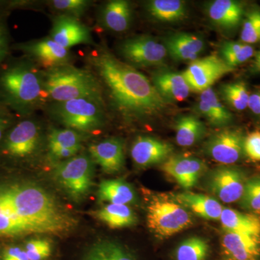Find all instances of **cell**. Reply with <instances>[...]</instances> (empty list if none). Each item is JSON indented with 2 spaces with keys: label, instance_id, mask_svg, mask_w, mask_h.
Returning <instances> with one entry per match:
<instances>
[{
  "label": "cell",
  "instance_id": "6da1fadb",
  "mask_svg": "<svg viewBox=\"0 0 260 260\" xmlns=\"http://www.w3.org/2000/svg\"><path fill=\"white\" fill-rule=\"evenodd\" d=\"M76 225L74 215L42 186L28 182L0 184V237H62Z\"/></svg>",
  "mask_w": 260,
  "mask_h": 260
},
{
  "label": "cell",
  "instance_id": "7a4b0ae2",
  "mask_svg": "<svg viewBox=\"0 0 260 260\" xmlns=\"http://www.w3.org/2000/svg\"><path fill=\"white\" fill-rule=\"evenodd\" d=\"M87 60L104 95L107 94L116 112L126 119H150L165 110L167 102L152 82L104 46L97 44Z\"/></svg>",
  "mask_w": 260,
  "mask_h": 260
},
{
  "label": "cell",
  "instance_id": "3957f363",
  "mask_svg": "<svg viewBox=\"0 0 260 260\" xmlns=\"http://www.w3.org/2000/svg\"><path fill=\"white\" fill-rule=\"evenodd\" d=\"M47 104L44 70L23 56L0 64V107L27 117Z\"/></svg>",
  "mask_w": 260,
  "mask_h": 260
},
{
  "label": "cell",
  "instance_id": "277c9868",
  "mask_svg": "<svg viewBox=\"0 0 260 260\" xmlns=\"http://www.w3.org/2000/svg\"><path fill=\"white\" fill-rule=\"evenodd\" d=\"M44 88L48 103L64 102L81 98L104 100L100 82L90 70L73 64L44 70Z\"/></svg>",
  "mask_w": 260,
  "mask_h": 260
},
{
  "label": "cell",
  "instance_id": "5b68a950",
  "mask_svg": "<svg viewBox=\"0 0 260 260\" xmlns=\"http://www.w3.org/2000/svg\"><path fill=\"white\" fill-rule=\"evenodd\" d=\"M46 107L54 120L81 134L95 133L106 124L105 100L102 99L81 98L48 103Z\"/></svg>",
  "mask_w": 260,
  "mask_h": 260
},
{
  "label": "cell",
  "instance_id": "8992f818",
  "mask_svg": "<svg viewBox=\"0 0 260 260\" xmlns=\"http://www.w3.org/2000/svg\"><path fill=\"white\" fill-rule=\"evenodd\" d=\"M194 223L189 210L174 198H154L147 206V225L155 237L167 239Z\"/></svg>",
  "mask_w": 260,
  "mask_h": 260
},
{
  "label": "cell",
  "instance_id": "52a82bcc",
  "mask_svg": "<svg viewBox=\"0 0 260 260\" xmlns=\"http://www.w3.org/2000/svg\"><path fill=\"white\" fill-rule=\"evenodd\" d=\"M42 141V129L39 121L32 116L20 117L0 143V154L16 160L30 158L39 151Z\"/></svg>",
  "mask_w": 260,
  "mask_h": 260
},
{
  "label": "cell",
  "instance_id": "ba28073f",
  "mask_svg": "<svg viewBox=\"0 0 260 260\" xmlns=\"http://www.w3.org/2000/svg\"><path fill=\"white\" fill-rule=\"evenodd\" d=\"M93 161L90 155L78 154L56 164L54 177L58 184L73 199H82L90 190L93 180Z\"/></svg>",
  "mask_w": 260,
  "mask_h": 260
},
{
  "label": "cell",
  "instance_id": "9c48e42d",
  "mask_svg": "<svg viewBox=\"0 0 260 260\" xmlns=\"http://www.w3.org/2000/svg\"><path fill=\"white\" fill-rule=\"evenodd\" d=\"M12 49L20 51L41 69L48 70L61 65L73 64L74 56L70 49L61 47L48 36L42 39L12 44Z\"/></svg>",
  "mask_w": 260,
  "mask_h": 260
},
{
  "label": "cell",
  "instance_id": "30bf717a",
  "mask_svg": "<svg viewBox=\"0 0 260 260\" xmlns=\"http://www.w3.org/2000/svg\"><path fill=\"white\" fill-rule=\"evenodd\" d=\"M118 51L126 63L133 67L146 68L161 64L168 55L164 44L147 35L125 39L119 44Z\"/></svg>",
  "mask_w": 260,
  "mask_h": 260
},
{
  "label": "cell",
  "instance_id": "8fae6325",
  "mask_svg": "<svg viewBox=\"0 0 260 260\" xmlns=\"http://www.w3.org/2000/svg\"><path fill=\"white\" fill-rule=\"evenodd\" d=\"M247 179L242 169L224 166L210 172L205 183L208 191L220 201L233 203L242 198Z\"/></svg>",
  "mask_w": 260,
  "mask_h": 260
},
{
  "label": "cell",
  "instance_id": "7c38bea8",
  "mask_svg": "<svg viewBox=\"0 0 260 260\" xmlns=\"http://www.w3.org/2000/svg\"><path fill=\"white\" fill-rule=\"evenodd\" d=\"M234 70L220 56L211 55L192 61L182 74L191 90L202 93Z\"/></svg>",
  "mask_w": 260,
  "mask_h": 260
},
{
  "label": "cell",
  "instance_id": "4fadbf2b",
  "mask_svg": "<svg viewBox=\"0 0 260 260\" xmlns=\"http://www.w3.org/2000/svg\"><path fill=\"white\" fill-rule=\"evenodd\" d=\"M244 138L239 130H222L212 135L205 143V153L219 164L232 165L239 161L244 153Z\"/></svg>",
  "mask_w": 260,
  "mask_h": 260
},
{
  "label": "cell",
  "instance_id": "5bb4252c",
  "mask_svg": "<svg viewBox=\"0 0 260 260\" xmlns=\"http://www.w3.org/2000/svg\"><path fill=\"white\" fill-rule=\"evenodd\" d=\"M51 20L49 37L61 47L70 49L78 45H97L91 30L80 19L57 15Z\"/></svg>",
  "mask_w": 260,
  "mask_h": 260
},
{
  "label": "cell",
  "instance_id": "9a60e30c",
  "mask_svg": "<svg viewBox=\"0 0 260 260\" xmlns=\"http://www.w3.org/2000/svg\"><path fill=\"white\" fill-rule=\"evenodd\" d=\"M160 169L186 190L194 187L207 172L204 161L184 155H171L162 162Z\"/></svg>",
  "mask_w": 260,
  "mask_h": 260
},
{
  "label": "cell",
  "instance_id": "2e32d148",
  "mask_svg": "<svg viewBox=\"0 0 260 260\" xmlns=\"http://www.w3.org/2000/svg\"><path fill=\"white\" fill-rule=\"evenodd\" d=\"M173 147L169 143L148 136H139L133 142L130 154L135 165L146 168L160 164L172 155Z\"/></svg>",
  "mask_w": 260,
  "mask_h": 260
},
{
  "label": "cell",
  "instance_id": "e0dca14e",
  "mask_svg": "<svg viewBox=\"0 0 260 260\" xmlns=\"http://www.w3.org/2000/svg\"><path fill=\"white\" fill-rule=\"evenodd\" d=\"M225 260H260V237L223 233L220 239Z\"/></svg>",
  "mask_w": 260,
  "mask_h": 260
},
{
  "label": "cell",
  "instance_id": "ac0fdd59",
  "mask_svg": "<svg viewBox=\"0 0 260 260\" xmlns=\"http://www.w3.org/2000/svg\"><path fill=\"white\" fill-rule=\"evenodd\" d=\"M83 134L68 128H52L47 135L48 153L51 160L61 162L78 155Z\"/></svg>",
  "mask_w": 260,
  "mask_h": 260
},
{
  "label": "cell",
  "instance_id": "d6986e66",
  "mask_svg": "<svg viewBox=\"0 0 260 260\" xmlns=\"http://www.w3.org/2000/svg\"><path fill=\"white\" fill-rule=\"evenodd\" d=\"M92 160L107 174L119 172L124 166V143L119 138H112L89 146Z\"/></svg>",
  "mask_w": 260,
  "mask_h": 260
},
{
  "label": "cell",
  "instance_id": "ffe728a7",
  "mask_svg": "<svg viewBox=\"0 0 260 260\" xmlns=\"http://www.w3.org/2000/svg\"><path fill=\"white\" fill-rule=\"evenodd\" d=\"M103 28L116 32H125L131 26L133 8L126 0H112L102 5L99 13Z\"/></svg>",
  "mask_w": 260,
  "mask_h": 260
},
{
  "label": "cell",
  "instance_id": "44dd1931",
  "mask_svg": "<svg viewBox=\"0 0 260 260\" xmlns=\"http://www.w3.org/2000/svg\"><path fill=\"white\" fill-rule=\"evenodd\" d=\"M164 45L173 59L191 62L198 59L205 49V42L201 37L187 32L169 36L164 40Z\"/></svg>",
  "mask_w": 260,
  "mask_h": 260
},
{
  "label": "cell",
  "instance_id": "7402d4cb",
  "mask_svg": "<svg viewBox=\"0 0 260 260\" xmlns=\"http://www.w3.org/2000/svg\"><path fill=\"white\" fill-rule=\"evenodd\" d=\"M152 83L166 102H181L189 96L191 89L182 73L173 71L157 72Z\"/></svg>",
  "mask_w": 260,
  "mask_h": 260
},
{
  "label": "cell",
  "instance_id": "603a6c76",
  "mask_svg": "<svg viewBox=\"0 0 260 260\" xmlns=\"http://www.w3.org/2000/svg\"><path fill=\"white\" fill-rule=\"evenodd\" d=\"M172 198L200 218L218 220L221 216L223 207L213 197L186 191L172 195Z\"/></svg>",
  "mask_w": 260,
  "mask_h": 260
},
{
  "label": "cell",
  "instance_id": "cb8c5ba5",
  "mask_svg": "<svg viewBox=\"0 0 260 260\" xmlns=\"http://www.w3.org/2000/svg\"><path fill=\"white\" fill-rule=\"evenodd\" d=\"M206 10L211 21L225 30L237 28L244 14L242 3L234 0H215L209 3Z\"/></svg>",
  "mask_w": 260,
  "mask_h": 260
},
{
  "label": "cell",
  "instance_id": "d4e9b609",
  "mask_svg": "<svg viewBox=\"0 0 260 260\" xmlns=\"http://www.w3.org/2000/svg\"><path fill=\"white\" fill-rule=\"evenodd\" d=\"M197 109L211 125L223 127L233 121L232 113L225 108L211 88L200 93Z\"/></svg>",
  "mask_w": 260,
  "mask_h": 260
},
{
  "label": "cell",
  "instance_id": "484cf974",
  "mask_svg": "<svg viewBox=\"0 0 260 260\" xmlns=\"http://www.w3.org/2000/svg\"><path fill=\"white\" fill-rule=\"evenodd\" d=\"M220 220L225 232L260 237V216L256 214L223 208Z\"/></svg>",
  "mask_w": 260,
  "mask_h": 260
},
{
  "label": "cell",
  "instance_id": "4316f807",
  "mask_svg": "<svg viewBox=\"0 0 260 260\" xmlns=\"http://www.w3.org/2000/svg\"><path fill=\"white\" fill-rule=\"evenodd\" d=\"M98 196L99 200L110 204H133L137 201V194L133 186L122 179H109L102 181Z\"/></svg>",
  "mask_w": 260,
  "mask_h": 260
},
{
  "label": "cell",
  "instance_id": "83f0119b",
  "mask_svg": "<svg viewBox=\"0 0 260 260\" xmlns=\"http://www.w3.org/2000/svg\"><path fill=\"white\" fill-rule=\"evenodd\" d=\"M93 215L112 229L133 226L138 222L136 214L126 205L109 203L94 212Z\"/></svg>",
  "mask_w": 260,
  "mask_h": 260
},
{
  "label": "cell",
  "instance_id": "f1b7e54d",
  "mask_svg": "<svg viewBox=\"0 0 260 260\" xmlns=\"http://www.w3.org/2000/svg\"><path fill=\"white\" fill-rule=\"evenodd\" d=\"M176 140L182 147L192 146L206 134V126L194 115L179 116L175 122Z\"/></svg>",
  "mask_w": 260,
  "mask_h": 260
},
{
  "label": "cell",
  "instance_id": "f546056e",
  "mask_svg": "<svg viewBox=\"0 0 260 260\" xmlns=\"http://www.w3.org/2000/svg\"><path fill=\"white\" fill-rule=\"evenodd\" d=\"M146 9L152 18L165 23L179 21L186 15V3L181 0H152Z\"/></svg>",
  "mask_w": 260,
  "mask_h": 260
},
{
  "label": "cell",
  "instance_id": "4dcf8cb0",
  "mask_svg": "<svg viewBox=\"0 0 260 260\" xmlns=\"http://www.w3.org/2000/svg\"><path fill=\"white\" fill-rule=\"evenodd\" d=\"M210 251V246L203 238L193 237L186 239L175 250L176 260H205Z\"/></svg>",
  "mask_w": 260,
  "mask_h": 260
},
{
  "label": "cell",
  "instance_id": "1f68e13d",
  "mask_svg": "<svg viewBox=\"0 0 260 260\" xmlns=\"http://www.w3.org/2000/svg\"><path fill=\"white\" fill-rule=\"evenodd\" d=\"M220 95L233 109L243 111L248 108L249 95L247 86L244 82H234L220 86Z\"/></svg>",
  "mask_w": 260,
  "mask_h": 260
},
{
  "label": "cell",
  "instance_id": "d6a6232c",
  "mask_svg": "<svg viewBox=\"0 0 260 260\" xmlns=\"http://www.w3.org/2000/svg\"><path fill=\"white\" fill-rule=\"evenodd\" d=\"M46 4L59 15L80 19L93 5L89 0H49Z\"/></svg>",
  "mask_w": 260,
  "mask_h": 260
},
{
  "label": "cell",
  "instance_id": "836d02e7",
  "mask_svg": "<svg viewBox=\"0 0 260 260\" xmlns=\"http://www.w3.org/2000/svg\"><path fill=\"white\" fill-rule=\"evenodd\" d=\"M239 203L244 209L249 210L251 213L260 215V176L246 180Z\"/></svg>",
  "mask_w": 260,
  "mask_h": 260
},
{
  "label": "cell",
  "instance_id": "e575fe53",
  "mask_svg": "<svg viewBox=\"0 0 260 260\" xmlns=\"http://www.w3.org/2000/svg\"><path fill=\"white\" fill-rule=\"evenodd\" d=\"M241 40L246 44H255L260 41V11L254 10L247 15L243 24Z\"/></svg>",
  "mask_w": 260,
  "mask_h": 260
},
{
  "label": "cell",
  "instance_id": "d590c367",
  "mask_svg": "<svg viewBox=\"0 0 260 260\" xmlns=\"http://www.w3.org/2000/svg\"><path fill=\"white\" fill-rule=\"evenodd\" d=\"M25 251L29 260H45L51 255V245L46 239H32L27 243Z\"/></svg>",
  "mask_w": 260,
  "mask_h": 260
},
{
  "label": "cell",
  "instance_id": "8d00e7d4",
  "mask_svg": "<svg viewBox=\"0 0 260 260\" xmlns=\"http://www.w3.org/2000/svg\"><path fill=\"white\" fill-rule=\"evenodd\" d=\"M12 44L7 17H3L0 18V64L9 57Z\"/></svg>",
  "mask_w": 260,
  "mask_h": 260
},
{
  "label": "cell",
  "instance_id": "74e56055",
  "mask_svg": "<svg viewBox=\"0 0 260 260\" xmlns=\"http://www.w3.org/2000/svg\"><path fill=\"white\" fill-rule=\"evenodd\" d=\"M244 153L254 161H260V132H253L244 138Z\"/></svg>",
  "mask_w": 260,
  "mask_h": 260
},
{
  "label": "cell",
  "instance_id": "f35d334b",
  "mask_svg": "<svg viewBox=\"0 0 260 260\" xmlns=\"http://www.w3.org/2000/svg\"><path fill=\"white\" fill-rule=\"evenodd\" d=\"M83 260H115L108 241H103L92 246Z\"/></svg>",
  "mask_w": 260,
  "mask_h": 260
},
{
  "label": "cell",
  "instance_id": "ab89813d",
  "mask_svg": "<svg viewBox=\"0 0 260 260\" xmlns=\"http://www.w3.org/2000/svg\"><path fill=\"white\" fill-rule=\"evenodd\" d=\"M254 48L249 44H244L240 51H238L237 54H234L230 58L225 60V63L229 66L234 68L238 65L242 64L245 61L249 60L251 57L254 56Z\"/></svg>",
  "mask_w": 260,
  "mask_h": 260
},
{
  "label": "cell",
  "instance_id": "60d3db41",
  "mask_svg": "<svg viewBox=\"0 0 260 260\" xmlns=\"http://www.w3.org/2000/svg\"><path fill=\"white\" fill-rule=\"evenodd\" d=\"M18 118V116L5 108L0 107V143L4 138L7 132L13 125Z\"/></svg>",
  "mask_w": 260,
  "mask_h": 260
},
{
  "label": "cell",
  "instance_id": "b9f144b4",
  "mask_svg": "<svg viewBox=\"0 0 260 260\" xmlns=\"http://www.w3.org/2000/svg\"><path fill=\"white\" fill-rule=\"evenodd\" d=\"M3 260H29L26 252L18 246H10L5 251Z\"/></svg>",
  "mask_w": 260,
  "mask_h": 260
},
{
  "label": "cell",
  "instance_id": "7bdbcfd3",
  "mask_svg": "<svg viewBox=\"0 0 260 260\" xmlns=\"http://www.w3.org/2000/svg\"><path fill=\"white\" fill-rule=\"evenodd\" d=\"M248 108L256 115H260V91L249 95Z\"/></svg>",
  "mask_w": 260,
  "mask_h": 260
},
{
  "label": "cell",
  "instance_id": "ee69618b",
  "mask_svg": "<svg viewBox=\"0 0 260 260\" xmlns=\"http://www.w3.org/2000/svg\"><path fill=\"white\" fill-rule=\"evenodd\" d=\"M10 13L9 8H8V1H3L0 0V18L3 17H6L7 15Z\"/></svg>",
  "mask_w": 260,
  "mask_h": 260
},
{
  "label": "cell",
  "instance_id": "f6af8a7d",
  "mask_svg": "<svg viewBox=\"0 0 260 260\" xmlns=\"http://www.w3.org/2000/svg\"><path fill=\"white\" fill-rule=\"evenodd\" d=\"M252 67L255 71L260 72V49L255 53Z\"/></svg>",
  "mask_w": 260,
  "mask_h": 260
},
{
  "label": "cell",
  "instance_id": "bcb514c9",
  "mask_svg": "<svg viewBox=\"0 0 260 260\" xmlns=\"http://www.w3.org/2000/svg\"></svg>",
  "mask_w": 260,
  "mask_h": 260
}]
</instances>
